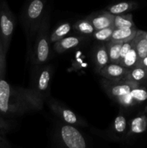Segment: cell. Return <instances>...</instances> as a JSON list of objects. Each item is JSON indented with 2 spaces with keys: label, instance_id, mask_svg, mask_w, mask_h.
Instances as JSON below:
<instances>
[{
  "label": "cell",
  "instance_id": "cell-3",
  "mask_svg": "<svg viewBox=\"0 0 147 148\" xmlns=\"http://www.w3.org/2000/svg\"><path fill=\"white\" fill-rule=\"evenodd\" d=\"M35 41L33 52V62L40 64L46 62L50 56V43L49 36V24L47 18L43 19L35 34Z\"/></svg>",
  "mask_w": 147,
  "mask_h": 148
},
{
  "label": "cell",
  "instance_id": "cell-2",
  "mask_svg": "<svg viewBox=\"0 0 147 148\" xmlns=\"http://www.w3.org/2000/svg\"><path fill=\"white\" fill-rule=\"evenodd\" d=\"M46 0H30L21 15V23L29 39L35 36L45 18Z\"/></svg>",
  "mask_w": 147,
  "mask_h": 148
},
{
  "label": "cell",
  "instance_id": "cell-5",
  "mask_svg": "<svg viewBox=\"0 0 147 148\" xmlns=\"http://www.w3.org/2000/svg\"><path fill=\"white\" fill-rule=\"evenodd\" d=\"M102 84L107 94L115 100L128 95L134 88L139 87V82L125 79L117 80L104 79Z\"/></svg>",
  "mask_w": 147,
  "mask_h": 148
},
{
  "label": "cell",
  "instance_id": "cell-12",
  "mask_svg": "<svg viewBox=\"0 0 147 148\" xmlns=\"http://www.w3.org/2000/svg\"><path fill=\"white\" fill-rule=\"evenodd\" d=\"M81 41H82L81 37H76V36L64 37L61 40L55 42L53 49L57 53H63L79 46Z\"/></svg>",
  "mask_w": 147,
  "mask_h": 148
},
{
  "label": "cell",
  "instance_id": "cell-23",
  "mask_svg": "<svg viewBox=\"0 0 147 148\" xmlns=\"http://www.w3.org/2000/svg\"><path fill=\"white\" fill-rule=\"evenodd\" d=\"M73 27L78 33L84 35H92L95 31L93 25L88 18L78 20L74 25Z\"/></svg>",
  "mask_w": 147,
  "mask_h": 148
},
{
  "label": "cell",
  "instance_id": "cell-24",
  "mask_svg": "<svg viewBox=\"0 0 147 148\" xmlns=\"http://www.w3.org/2000/svg\"><path fill=\"white\" fill-rule=\"evenodd\" d=\"M114 28V26H111L100 30H95L92 35L96 40L99 41H109Z\"/></svg>",
  "mask_w": 147,
  "mask_h": 148
},
{
  "label": "cell",
  "instance_id": "cell-6",
  "mask_svg": "<svg viewBox=\"0 0 147 148\" xmlns=\"http://www.w3.org/2000/svg\"><path fill=\"white\" fill-rule=\"evenodd\" d=\"M59 136L62 143L69 148H85L86 143L82 133L74 126L66 124L61 127Z\"/></svg>",
  "mask_w": 147,
  "mask_h": 148
},
{
  "label": "cell",
  "instance_id": "cell-26",
  "mask_svg": "<svg viewBox=\"0 0 147 148\" xmlns=\"http://www.w3.org/2000/svg\"><path fill=\"white\" fill-rule=\"evenodd\" d=\"M6 54L7 53L4 51L2 40H1V36H0V79H3L5 77L6 67H7Z\"/></svg>",
  "mask_w": 147,
  "mask_h": 148
},
{
  "label": "cell",
  "instance_id": "cell-14",
  "mask_svg": "<svg viewBox=\"0 0 147 148\" xmlns=\"http://www.w3.org/2000/svg\"><path fill=\"white\" fill-rule=\"evenodd\" d=\"M133 46L138 53V59H141L147 55V38L146 32L137 30L135 37L133 38ZM139 62V61H138Z\"/></svg>",
  "mask_w": 147,
  "mask_h": 148
},
{
  "label": "cell",
  "instance_id": "cell-30",
  "mask_svg": "<svg viewBox=\"0 0 147 148\" xmlns=\"http://www.w3.org/2000/svg\"><path fill=\"white\" fill-rule=\"evenodd\" d=\"M138 65L147 68V55L145 56V57L143 58V59H140L139 62H138Z\"/></svg>",
  "mask_w": 147,
  "mask_h": 148
},
{
  "label": "cell",
  "instance_id": "cell-13",
  "mask_svg": "<svg viewBox=\"0 0 147 148\" xmlns=\"http://www.w3.org/2000/svg\"><path fill=\"white\" fill-rule=\"evenodd\" d=\"M137 30H138L135 27L114 28L110 40L125 42L127 40H131L135 37Z\"/></svg>",
  "mask_w": 147,
  "mask_h": 148
},
{
  "label": "cell",
  "instance_id": "cell-27",
  "mask_svg": "<svg viewBox=\"0 0 147 148\" xmlns=\"http://www.w3.org/2000/svg\"><path fill=\"white\" fill-rule=\"evenodd\" d=\"M133 46V38L122 43V46H121L120 49V62L122 60V59L125 57V55L129 52V51L132 49Z\"/></svg>",
  "mask_w": 147,
  "mask_h": 148
},
{
  "label": "cell",
  "instance_id": "cell-1",
  "mask_svg": "<svg viewBox=\"0 0 147 148\" xmlns=\"http://www.w3.org/2000/svg\"><path fill=\"white\" fill-rule=\"evenodd\" d=\"M44 99L33 89L20 88L0 79V115L4 119L40 111Z\"/></svg>",
  "mask_w": 147,
  "mask_h": 148
},
{
  "label": "cell",
  "instance_id": "cell-29",
  "mask_svg": "<svg viewBox=\"0 0 147 148\" xmlns=\"http://www.w3.org/2000/svg\"><path fill=\"white\" fill-rule=\"evenodd\" d=\"M11 146L10 142L4 137H3L2 134H0V148H8Z\"/></svg>",
  "mask_w": 147,
  "mask_h": 148
},
{
  "label": "cell",
  "instance_id": "cell-7",
  "mask_svg": "<svg viewBox=\"0 0 147 148\" xmlns=\"http://www.w3.org/2000/svg\"><path fill=\"white\" fill-rule=\"evenodd\" d=\"M51 74V68L50 66H44L40 69L37 73H36L33 81V86L31 88L44 100L49 91Z\"/></svg>",
  "mask_w": 147,
  "mask_h": 148
},
{
  "label": "cell",
  "instance_id": "cell-16",
  "mask_svg": "<svg viewBox=\"0 0 147 148\" xmlns=\"http://www.w3.org/2000/svg\"><path fill=\"white\" fill-rule=\"evenodd\" d=\"M122 43L123 42L122 41H113V40L107 41L105 45H106L108 56H109L110 63L120 64V51Z\"/></svg>",
  "mask_w": 147,
  "mask_h": 148
},
{
  "label": "cell",
  "instance_id": "cell-9",
  "mask_svg": "<svg viewBox=\"0 0 147 148\" xmlns=\"http://www.w3.org/2000/svg\"><path fill=\"white\" fill-rule=\"evenodd\" d=\"M128 72V69L124 67L120 64L109 63L101 69L99 74L105 79L117 80L125 79Z\"/></svg>",
  "mask_w": 147,
  "mask_h": 148
},
{
  "label": "cell",
  "instance_id": "cell-28",
  "mask_svg": "<svg viewBox=\"0 0 147 148\" xmlns=\"http://www.w3.org/2000/svg\"><path fill=\"white\" fill-rule=\"evenodd\" d=\"M11 127V124L6 119L0 115V134H4L8 132Z\"/></svg>",
  "mask_w": 147,
  "mask_h": 148
},
{
  "label": "cell",
  "instance_id": "cell-8",
  "mask_svg": "<svg viewBox=\"0 0 147 148\" xmlns=\"http://www.w3.org/2000/svg\"><path fill=\"white\" fill-rule=\"evenodd\" d=\"M49 107L51 111L62 121L68 124L77 126H85L84 121L76 115L74 112L69 108L63 107L61 104L55 101H49Z\"/></svg>",
  "mask_w": 147,
  "mask_h": 148
},
{
  "label": "cell",
  "instance_id": "cell-15",
  "mask_svg": "<svg viewBox=\"0 0 147 148\" xmlns=\"http://www.w3.org/2000/svg\"><path fill=\"white\" fill-rule=\"evenodd\" d=\"M95 63L96 66L97 71L99 73L101 69L110 63L109 56H108V50L106 45H100L97 48L95 52Z\"/></svg>",
  "mask_w": 147,
  "mask_h": 148
},
{
  "label": "cell",
  "instance_id": "cell-20",
  "mask_svg": "<svg viewBox=\"0 0 147 148\" xmlns=\"http://www.w3.org/2000/svg\"><path fill=\"white\" fill-rule=\"evenodd\" d=\"M147 128V117L139 116L134 118L130 124V134H141L146 131Z\"/></svg>",
  "mask_w": 147,
  "mask_h": 148
},
{
  "label": "cell",
  "instance_id": "cell-10",
  "mask_svg": "<svg viewBox=\"0 0 147 148\" xmlns=\"http://www.w3.org/2000/svg\"><path fill=\"white\" fill-rule=\"evenodd\" d=\"M87 18L93 25L95 30L113 26L114 14L108 12L106 10L91 14Z\"/></svg>",
  "mask_w": 147,
  "mask_h": 148
},
{
  "label": "cell",
  "instance_id": "cell-4",
  "mask_svg": "<svg viewBox=\"0 0 147 148\" xmlns=\"http://www.w3.org/2000/svg\"><path fill=\"white\" fill-rule=\"evenodd\" d=\"M16 26V18L6 0H0V36L7 53Z\"/></svg>",
  "mask_w": 147,
  "mask_h": 148
},
{
  "label": "cell",
  "instance_id": "cell-17",
  "mask_svg": "<svg viewBox=\"0 0 147 148\" xmlns=\"http://www.w3.org/2000/svg\"><path fill=\"white\" fill-rule=\"evenodd\" d=\"M136 7V3L134 1H122L106 7V11L112 14H122L125 12L131 11Z\"/></svg>",
  "mask_w": 147,
  "mask_h": 148
},
{
  "label": "cell",
  "instance_id": "cell-19",
  "mask_svg": "<svg viewBox=\"0 0 147 148\" xmlns=\"http://www.w3.org/2000/svg\"><path fill=\"white\" fill-rule=\"evenodd\" d=\"M113 26L115 28L135 27L133 20V16L131 14H119L114 15Z\"/></svg>",
  "mask_w": 147,
  "mask_h": 148
},
{
  "label": "cell",
  "instance_id": "cell-22",
  "mask_svg": "<svg viewBox=\"0 0 147 148\" xmlns=\"http://www.w3.org/2000/svg\"><path fill=\"white\" fill-rule=\"evenodd\" d=\"M138 61H139V59H138V53H137L134 46H133L132 49L125 55V57L122 59V60L121 61L120 64L122 65L124 67L130 69L137 66Z\"/></svg>",
  "mask_w": 147,
  "mask_h": 148
},
{
  "label": "cell",
  "instance_id": "cell-25",
  "mask_svg": "<svg viewBox=\"0 0 147 148\" xmlns=\"http://www.w3.org/2000/svg\"><path fill=\"white\" fill-rule=\"evenodd\" d=\"M127 128L126 119L122 115H118L114 120L113 129L114 132L118 134L125 133Z\"/></svg>",
  "mask_w": 147,
  "mask_h": 148
},
{
  "label": "cell",
  "instance_id": "cell-31",
  "mask_svg": "<svg viewBox=\"0 0 147 148\" xmlns=\"http://www.w3.org/2000/svg\"><path fill=\"white\" fill-rule=\"evenodd\" d=\"M146 37L147 38V32H146Z\"/></svg>",
  "mask_w": 147,
  "mask_h": 148
},
{
  "label": "cell",
  "instance_id": "cell-11",
  "mask_svg": "<svg viewBox=\"0 0 147 148\" xmlns=\"http://www.w3.org/2000/svg\"><path fill=\"white\" fill-rule=\"evenodd\" d=\"M147 99V91L139 87L134 88L128 95L118 98L116 101L125 106H130L136 103L143 102Z\"/></svg>",
  "mask_w": 147,
  "mask_h": 148
},
{
  "label": "cell",
  "instance_id": "cell-21",
  "mask_svg": "<svg viewBox=\"0 0 147 148\" xmlns=\"http://www.w3.org/2000/svg\"><path fill=\"white\" fill-rule=\"evenodd\" d=\"M71 27V26L70 23H63L61 25H60L50 35V43H54L55 42L64 38L65 36L70 32Z\"/></svg>",
  "mask_w": 147,
  "mask_h": 148
},
{
  "label": "cell",
  "instance_id": "cell-18",
  "mask_svg": "<svg viewBox=\"0 0 147 148\" xmlns=\"http://www.w3.org/2000/svg\"><path fill=\"white\" fill-rule=\"evenodd\" d=\"M147 78V68L137 65L132 69H128L125 79L140 82Z\"/></svg>",
  "mask_w": 147,
  "mask_h": 148
}]
</instances>
